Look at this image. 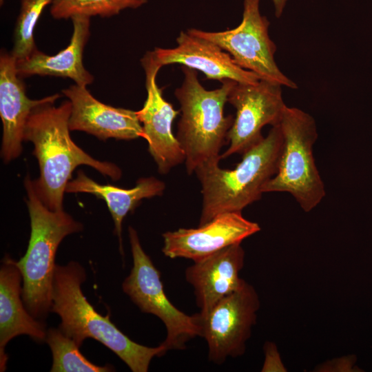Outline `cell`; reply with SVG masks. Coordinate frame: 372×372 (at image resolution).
Segmentation results:
<instances>
[{"instance_id":"1","label":"cell","mask_w":372,"mask_h":372,"mask_svg":"<svg viewBox=\"0 0 372 372\" xmlns=\"http://www.w3.org/2000/svg\"><path fill=\"white\" fill-rule=\"evenodd\" d=\"M48 102L36 107L28 118L24 140L34 145L39 178L33 180L36 192L43 204L52 211H61L66 186L79 165L90 166L105 176L117 180L121 176L115 164L94 159L72 140L69 119L70 101L54 106Z\"/></svg>"},{"instance_id":"2","label":"cell","mask_w":372,"mask_h":372,"mask_svg":"<svg viewBox=\"0 0 372 372\" xmlns=\"http://www.w3.org/2000/svg\"><path fill=\"white\" fill-rule=\"evenodd\" d=\"M85 279V270L76 261L56 265L51 312L61 318L59 328L79 347L85 339L93 338L114 353L132 372H147L152 360L163 356L167 349L161 344L149 347L132 340L111 322L109 313H99L82 291Z\"/></svg>"},{"instance_id":"3","label":"cell","mask_w":372,"mask_h":372,"mask_svg":"<svg viewBox=\"0 0 372 372\" xmlns=\"http://www.w3.org/2000/svg\"><path fill=\"white\" fill-rule=\"evenodd\" d=\"M282 143L280 125L272 126L265 137L242 155L234 169L220 168L219 163L197 169L203 196L199 225L222 214L241 213L258 200L263 186L277 172Z\"/></svg>"},{"instance_id":"4","label":"cell","mask_w":372,"mask_h":372,"mask_svg":"<svg viewBox=\"0 0 372 372\" xmlns=\"http://www.w3.org/2000/svg\"><path fill=\"white\" fill-rule=\"evenodd\" d=\"M181 68L184 80L174 92L181 112L176 137L185 154L186 171L191 175L200 167L221 159L220 149L234 121L232 115L224 116V106L236 81L223 79L220 87L207 90L196 70L185 65Z\"/></svg>"},{"instance_id":"5","label":"cell","mask_w":372,"mask_h":372,"mask_svg":"<svg viewBox=\"0 0 372 372\" xmlns=\"http://www.w3.org/2000/svg\"><path fill=\"white\" fill-rule=\"evenodd\" d=\"M25 187L31 231L26 253L16 264L23 277L25 307L35 319L44 322L51 312L56 250L65 236L81 231L83 225L64 210L48 209L29 176L25 178Z\"/></svg>"},{"instance_id":"6","label":"cell","mask_w":372,"mask_h":372,"mask_svg":"<svg viewBox=\"0 0 372 372\" xmlns=\"http://www.w3.org/2000/svg\"><path fill=\"white\" fill-rule=\"evenodd\" d=\"M279 125L283 143L278 170L263 186L262 192L289 193L309 212L326 194L313 155L318 138L316 121L304 111L287 106Z\"/></svg>"},{"instance_id":"7","label":"cell","mask_w":372,"mask_h":372,"mask_svg":"<svg viewBox=\"0 0 372 372\" xmlns=\"http://www.w3.org/2000/svg\"><path fill=\"white\" fill-rule=\"evenodd\" d=\"M128 233L133 267L123 282V291L142 312L154 315L164 323L167 335L161 344L167 351L184 349L187 342L200 335V314H186L170 302L161 273L143 250L137 231L130 226Z\"/></svg>"},{"instance_id":"8","label":"cell","mask_w":372,"mask_h":372,"mask_svg":"<svg viewBox=\"0 0 372 372\" xmlns=\"http://www.w3.org/2000/svg\"><path fill=\"white\" fill-rule=\"evenodd\" d=\"M259 6L260 0H244L242 19L235 28L222 32L192 28L187 32L216 43L237 65L260 79L296 89L297 85L280 71L275 61L276 45L269 35L270 23L260 14Z\"/></svg>"},{"instance_id":"9","label":"cell","mask_w":372,"mask_h":372,"mask_svg":"<svg viewBox=\"0 0 372 372\" xmlns=\"http://www.w3.org/2000/svg\"><path fill=\"white\" fill-rule=\"evenodd\" d=\"M260 300L254 287L245 280L236 291L219 300L200 316V335L208 347V359L216 364L227 358L243 355L256 322Z\"/></svg>"},{"instance_id":"10","label":"cell","mask_w":372,"mask_h":372,"mask_svg":"<svg viewBox=\"0 0 372 372\" xmlns=\"http://www.w3.org/2000/svg\"><path fill=\"white\" fill-rule=\"evenodd\" d=\"M281 86L262 79L254 84L235 82L227 102L236 108V117L227 136L229 147L220 154L221 159L242 155L264 138V126L279 125L287 107Z\"/></svg>"},{"instance_id":"11","label":"cell","mask_w":372,"mask_h":372,"mask_svg":"<svg viewBox=\"0 0 372 372\" xmlns=\"http://www.w3.org/2000/svg\"><path fill=\"white\" fill-rule=\"evenodd\" d=\"M141 62L145 72L147 95L143 107L136 114L143 124L144 138L158 171L167 174L173 167L185 162L184 152L172 130V122L179 111L164 99L162 88L156 83V75L162 65L156 61L152 51L147 52Z\"/></svg>"},{"instance_id":"12","label":"cell","mask_w":372,"mask_h":372,"mask_svg":"<svg viewBox=\"0 0 372 372\" xmlns=\"http://www.w3.org/2000/svg\"><path fill=\"white\" fill-rule=\"evenodd\" d=\"M260 230L258 223L246 219L241 213H225L197 228H180L163 233L162 251L172 259L182 258L196 261L228 246L241 243Z\"/></svg>"},{"instance_id":"13","label":"cell","mask_w":372,"mask_h":372,"mask_svg":"<svg viewBox=\"0 0 372 372\" xmlns=\"http://www.w3.org/2000/svg\"><path fill=\"white\" fill-rule=\"evenodd\" d=\"M62 93L72 104L70 131L85 132L102 140L144 138L136 112L104 104L95 99L86 86L75 84L63 90Z\"/></svg>"},{"instance_id":"14","label":"cell","mask_w":372,"mask_h":372,"mask_svg":"<svg viewBox=\"0 0 372 372\" xmlns=\"http://www.w3.org/2000/svg\"><path fill=\"white\" fill-rule=\"evenodd\" d=\"M55 94L41 99L28 97L23 81L17 73L16 59L5 50L0 54V116L3 125L1 154L6 163L17 158L22 151L24 129L32 111L37 106L55 102Z\"/></svg>"},{"instance_id":"15","label":"cell","mask_w":372,"mask_h":372,"mask_svg":"<svg viewBox=\"0 0 372 372\" xmlns=\"http://www.w3.org/2000/svg\"><path fill=\"white\" fill-rule=\"evenodd\" d=\"M244 261L245 251L241 243H238L194 261L185 269V279L194 288L196 304L202 316L243 284L245 280L239 274Z\"/></svg>"},{"instance_id":"16","label":"cell","mask_w":372,"mask_h":372,"mask_svg":"<svg viewBox=\"0 0 372 372\" xmlns=\"http://www.w3.org/2000/svg\"><path fill=\"white\" fill-rule=\"evenodd\" d=\"M174 48H155L152 51L162 66L179 63L203 72L208 79H231L238 83H256L260 79L255 73L236 63L231 56L208 40L181 31Z\"/></svg>"},{"instance_id":"17","label":"cell","mask_w":372,"mask_h":372,"mask_svg":"<svg viewBox=\"0 0 372 372\" xmlns=\"http://www.w3.org/2000/svg\"><path fill=\"white\" fill-rule=\"evenodd\" d=\"M23 277L16 261L6 254L0 268V371L6 369L7 344L14 338L27 335L37 342L45 341L43 322L27 310L22 298Z\"/></svg>"},{"instance_id":"18","label":"cell","mask_w":372,"mask_h":372,"mask_svg":"<svg viewBox=\"0 0 372 372\" xmlns=\"http://www.w3.org/2000/svg\"><path fill=\"white\" fill-rule=\"evenodd\" d=\"M71 19L73 32L68 45L52 56L37 49L27 58L16 61L20 77L32 75L65 77L82 86L93 82V76L83 63V50L90 34V17L75 15Z\"/></svg>"},{"instance_id":"19","label":"cell","mask_w":372,"mask_h":372,"mask_svg":"<svg viewBox=\"0 0 372 372\" xmlns=\"http://www.w3.org/2000/svg\"><path fill=\"white\" fill-rule=\"evenodd\" d=\"M165 189V183L153 176L138 179L132 189H123L111 185H101L79 170L76 178L68 182L65 192L89 193L105 200L114 220L121 254L123 256L121 233L124 218L134 210L141 200L161 196Z\"/></svg>"},{"instance_id":"20","label":"cell","mask_w":372,"mask_h":372,"mask_svg":"<svg viewBox=\"0 0 372 372\" xmlns=\"http://www.w3.org/2000/svg\"><path fill=\"white\" fill-rule=\"evenodd\" d=\"M52 355L51 372H109L114 371L110 364L98 366L90 362L79 351L76 342L59 328L47 330L45 341Z\"/></svg>"},{"instance_id":"21","label":"cell","mask_w":372,"mask_h":372,"mask_svg":"<svg viewBox=\"0 0 372 372\" xmlns=\"http://www.w3.org/2000/svg\"><path fill=\"white\" fill-rule=\"evenodd\" d=\"M148 0H53L50 14L56 19H71L75 15L109 17L126 8H137Z\"/></svg>"},{"instance_id":"22","label":"cell","mask_w":372,"mask_h":372,"mask_svg":"<svg viewBox=\"0 0 372 372\" xmlns=\"http://www.w3.org/2000/svg\"><path fill=\"white\" fill-rule=\"evenodd\" d=\"M53 0H21L13 34L12 55L16 61L29 56L37 47L34 31L44 8Z\"/></svg>"},{"instance_id":"23","label":"cell","mask_w":372,"mask_h":372,"mask_svg":"<svg viewBox=\"0 0 372 372\" xmlns=\"http://www.w3.org/2000/svg\"><path fill=\"white\" fill-rule=\"evenodd\" d=\"M265 359L262 367V371H286L280 354L273 342H267L265 344Z\"/></svg>"},{"instance_id":"24","label":"cell","mask_w":372,"mask_h":372,"mask_svg":"<svg viewBox=\"0 0 372 372\" xmlns=\"http://www.w3.org/2000/svg\"><path fill=\"white\" fill-rule=\"evenodd\" d=\"M271 1L274 6L275 16L277 18H280L282 14V12L284 11V9L286 6V4L288 0H271Z\"/></svg>"},{"instance_id":"25","label":"cell","mask_w":372,"mask_h":372,"mask_svg":"<svg viewBox=\"0 0 372 372\" xmlns=\"http://www.w3.org/2000/svg\"><path fill=\"white\" fill-rule=\"evenodd\" d=\"M0 3L2 4L3 3V0H0Z\"/></svg>"}]
</instances>
